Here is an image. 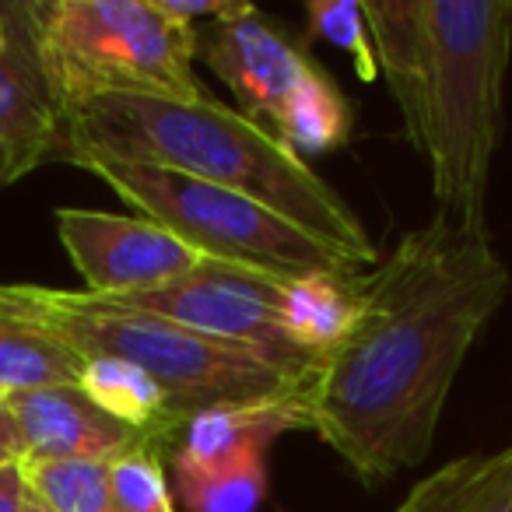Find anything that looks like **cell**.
Segmentation results:
<instances>
[{
    "instance_id": "1",
    "label": "cell",
    "mask_w": 512,
    "mask_h": 512,
    "mask_svg": "<svg viewBox=\"0 0 512 512\" xmlns=\"http://www.w3.org/2000/svg\"><path fill=\"white\" fill-rule=\"evenodd\" d=\"M509 288L488 228L439 211L362 274L355 327L302 386L309 428L358 481L386 484L432 453L456 372Z\"/></svg>"
},
{
    "instance_id": "2",
    "label": "cell",
    "mask_w": 512,
    "mask_h": 512,
    "mask_svg": "<svg viewBox=\"0 0 512 512\" xmlns=\"http://www.w3.org/2000/svg\"><path fill=\"white\" fill-rule=\"evenodd\" d=\"M99 155L127 165L179 172L200 183L246 193L306 232L376 267V246L355 207L264 123L214 99L99 95L60 113L57 162Z\"/></svg>"
},
{
    "instance_id": "3",
    "label": "cell",
    "mask_w": 512,
    "mask_h": 512,
    "mask_svg": "<svg viewBox=\"0 0 512 512\" xmlns=\"http://www.w3.org/2000/svg\"><path fill=\"white\" fill-rule=\"evenodd\" d=\"M425 99L418 155L439 214L488 228L491 158L502 141V88L512 53L509 0H425Z\"/></svg>"
},
{
    "instance_id": "4",
    "label": "cell",
    "mask_w": 512,
    "mask_h": 512,
    "mask_svg": "<svg viewBox=\"0 0 512 512\" xmlns=\"http://www.w3.org/2000/svg\"><path fill=\"white\" fill-rule=\"evenodd\" d=\"M0 309L60 337L81 358H116L148 372L183 418L221 404L302 397V383L239 344L214 341L148 309L88 292L0 281Z\"/></svg>"
},
{
    "instance_id": "5",
    "label": "cell",
    "mask_w": 512,
    "mask_h": 512,
    "mask_svg": "<svg viewBox=\"0 0 512 512\" xmlns=\"http://www.w3.org/2000/svg\"><path fill=\"white\" fill-rule=\"evenodd\" d=\"M8 22L29 43L57 113L99 95L204 99L197 32L155 0H50L15 8Z\"/></svg>"
},
{
    "instance_id": "6",
    "label": "cell",
    "mask_w": 512,
    "mask_h": 512,
    "mask_svg": "<svg viewBox=\"0 0 512 512\" xmlns=\"http://www.w3.org/2000/svg\"><path fill=\"white\" fill-rule=\"evenodd\" d=\"M67 165L99 176L116 197L137 207L141 218L158 221L207 260H225V264L281 274V278L316 271L358 274L348 253L246 193L99 155H78Z\"/></svg>"
},
{
    "instance_id": "7",
    "label": "cell",
    "mask_w": 512,
    "mask_h": 512,
    "mask_svg": "<svg viewBox=\"0 0 512 512\" xmlns=\"http://www.w3.org/2000/svg\"><path fill=\"white\" fill-rule=\"evenodd\" d=\"M295 428H309L302 397L221 404L193 414L172 456L183 505L190 512H260L267 495V453Z\"/></svg>"
},
{
    "instance_id": "8",
    "label": "cell",
    "mask_w": 512,
    "mask_h": 512,
    "mask_svg": "<svg viewBox=\"0 0 512 512\" xmlns=\"http://www.w3.org/2000/svg\"><path fill=\"white\" fill-rule=\"evenodd\" d=\"M285 281L288 278H281V274L253 271V267L225 264V260H204L186 278L151 288V292L120 295L109 302L148 309V313H158L179 327L214 337V341L239 344V348L278 365L281 372H288L306 386L316 358L295 348L281 327L278 306Z\"/></svg>"
},
{
    "instance_id": "9",
    "label": "cell",
    "mask_w": 512,
    "mask_h": 512,
    "mask_svg": "<svg viewBox=\"0 0 512 512\" xmlns=\"http://www.w3.org/2000/svg\"><path fill=\"white\" fill-rule=\"evenodd\" d=\"M53 218L74 271L85 281V292L99 299L151 292L186 278L207 260L151 218L88 207H60Z\"/></svg>"
},
{
    "instance_id": "10",
    "label": "cell",
    "mask_w": 512,
    "mask_h": 512,
    "mask_svg": "<svg viewBox=\"0 0 512 512\" xmlns=\"http://www.w3.org/2000/svg\"><path fill=\"white\" fill-rule=\"evenodd\" d=\"M197 57L232 88L242 113L267 130H274L288 99L316 71L299 43L242 0H232L218 22L197 29Z\"/></svg>"
},
{
    "instance_id": "11",
    "label": "cell",
    "mask_w": 512,
    "mask_h": 512,
    "mask_svg": "<svg viewBox=\"0 0 512 512\" xmlns=\"http://www.w3.org/2000/svg\"><path fill=\"white\" fill-rule=\"evenodd\" d=\"M15 414L22 460H95L113 463L137 449H162L151 435L109 418L81 386H53L8 397Z\"/></svg>"
},
{
    "instance_id": "12",
    "label": "cell",
    "mask_w": 512,
    "mask_h": 512,
    "mask_svg": "<svg viewBox=\"0 0 512 512\" xmlns=\"http://www.w3.org/2000/svg\"><path fill=\"white\" fill-rule=\"evenodd\" d=\"M4 29L8 50L0 53V144L11 155L15 179H22L43 162H57L60 113L22 32L8 18Z\"/></svg>"
},
{
    "instance_id": "13",
    "label": "cell",
    "mask_w": 512,
    "mask_h": 512,
    "mask_svg": "<svg viewBox=\"0 0 512 512\" xmlns=\"http://www.w3.org/2000/svg\"><path fill=\"white\" fill-rule=\"evenodd\" d=\"M379 74L404 116L407 141H418L425 99V0H372L365 4Z\"/></svg>"
},
{
    "instance_id": "14",
    "label": "cell",
    "mask_w": 512,
    "mask_h": 512,
    "mask_svg": "<svg viewBox=\"0 0 512 512\" xmlns=\"http://www.w3.org/2000/svg\"><path fill=\"white\" fill-rule=\"evenodd\" d=\"M362 309V278L358 274H299L285 281L281 292V327L288 341L320 362L330 348L348 337Z\"/></svg>"
},
{
    "instance_id": "15",
    "label": "cell",
    "mask_w": 512,
    "mask_h": 512,
    "mask_svg": "<svg viewBox=\"0 0 512 512\" xmlns=\"http://www.w3.org/2000/svg\"><path fill=\"white\" fill-rule=\"evenodd\" d=\"M81 393L109 418L123 421L134 432L151 435L155 442H176L190 418L176 411L169 393L137 365L116 362V358H85Z\"/></svg>"
},
{
    "instance_id": "16",
    "label": "cell",
    "mask_w": 512,
    "mask_h": 512,
    "mask_svg": "<svg viewBox=\"0 0 512 512\" xmlns=\"http://www.w3.org/2000/svg\"><path fill=\"white\" fill-rule=\"evenodd\" d=\"M397 512H512V446L460 456L421 477Z\"/></svg>"
},
{
    "instance_id": "17",
    "label": "cell",
    "mask_w": 512,
    "mask_h": 512,
    "mask_svg": "<svg viewBox=\"0 0 512 512\" xmlns=\"http://www.w3.org/2000/svg\"><path fill=\"white\" fill-rule=\"evenodd\" d=\"M85 358L67 348L60 337L18 320L0 309V393L53 390V386H81Z\"/></svg>"
},
{
    "instance_id": "18",
    "label": "cell",
    "mask_w": 512,
    "mask_h": 512,
    "mask_svg": "<svg viewBox=\"0 0 512 512\" xmlns=\"http://www.w3.org/2000/svg\"><path fill=\"white\" fill-rule=\"evenodd\" d=\"M281 144L295 151V155H327V151L341 148L351 134V106L337 85L316 67L299 92L288 99L281 109L278 123L271 130Z\"/></svg>"
},
{
    "instance_id": "19",
    "label": "cell",
    "mask_w": 512,
    "mask_h": 512,
    "mask_svg": "<svg viewBox=\"0 0 512 512\" xmlns=\"http://www.w3.org/2000/svg\"><path fill=\"white\" fill-rule=\"evenodd\" d=\"M25 484L53 512H116L109 463L95 460H22Z\"/></svg>"
},
{
    "instance_id": "20",
    "label": "cell",
    "mask_w": 512,
    "mask_h": 512,
    "mask_svg": "<svg viewBox=\"0 0 512 512\" xmlns=\"http://www.w3.org/2000/svg\"><path fill=\"white\" fill-rule=\"evenodd\" d=\"M306 15H309V25H313L316 36L348 53L358 78L362 81L379 78L365 4H358V0H309Z\"/></svg>"
},
{
    "instance_id": "21",
    "label": "cell",
    "mask_w": 512,
    "mask_h": 512,
    "mask_svg": "<svg viewBox=\"0 0 512 512\" xmlns=\"http://www.w3.org/2000/svg\"><path fill=\"white\" fill-rule=\"evenodd\" d=\"M116 512H176L162 470V449H137L109 463Z\"/></svg>"
},
{
    "instance_id": "22",
    "label": "cell",
    "mask_w": 512,
    "mask_h": 512,
    "mask_svg": "<svg viewBox=\"0 0 512 512\" xmlns=\"http://www.w3.org/2000/svg\"><path fill=\"white\" fill-rule=\"evenodd\" d=\"M25 502H29V484L22 463L0 467V512H25Z\"/></svg>"
},
{
    "instance_id": "23",
    "label": "cell",
    "mask_w": 512,
    "mask_h": 512,
    "mask_svg": "<svg viewBox=\"0 0 512 512\" xmlns=\"http://www.w3.org/2000/svg\"><path fill=\"white\" fill-rule=\"evenodd\" d=\"M8 463H22V439H18L8 397L0 393V467H8Z\"/></svg>"
},
{
    "instance_id": "24",
    "label": "cell",
    "mask_w": 512,
    "mask_h": 512,
    "mask_svg": "<svg viewBox=\"0 0 512 512\" xmlns=\"http://www.w3.org/2000/svg\"><path fill=\"white\" fill-rule=\"evenodd\" d=\"M11 183H18V179H15V165H11L8 148L0 144V186H11Z\"/></svg>"
},
{
    "instance_id": "25",
    "label": "cell",
    "mask_w": 512,
    "mask_h": 512,
    "mask_svg": "<svg viewBox=\"0 0 512 512\" xmlns=\"http://www.w3.org/2000/svg\"><path fill=\"white\" fill-rule=\"evenodd\" d=\"M25 512H53V509L43 502V498H36V495L29 491V502H25Z\"/></svg>"
},
{
    "instance_id": "26",
    "label": "cell",
    "mask_w": 512,
    "mask_h": 512,
    "mask_svg": "<svg viewBox=\"0 0 512 512\" xmlns=\"http://www.w3.org/2000/svg\"><path fill=\"white\" fill-rule=\"evenodd\" d=\"M8 50V29H4V18H0V53Z\"/></svg>"
},
{
    "instance_id": "27",
    "label": "cell",
    "mask_w": 512,
    "mask_h": 512,
    "mask_svg": "<svg viewBox=\"0 0 512 512\" xmlns=\"http://www.w3.org/2000/svg\"><path fill=\"white\" fill-rule=\"evenodd\" d=\"M509 4H512V0H509Z\"/></svg>"
}]
</instances>
